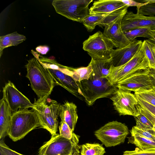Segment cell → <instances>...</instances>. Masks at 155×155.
<instances>
[{
    "label": "cell",
    "instance_id": "1f68e13d",
    "mask_svg": "<svg viewBox=\"0 0 155 155\" xmlns=\"http://www.w3.org/2000/svg\"><path fill=\"white\" fill-rule=\"evenodd\" d=\"M143 2H148L149 3L141 7L137 12L145 15L153 16L155 15V0H147Z\"/></svg>",
    "mask_w": 155,
    "mask_h": 155
},
{
    "label": "cell",
    "instance_id": "d6986e66",
    "mask_svg": "<svg viewBox=\"0 0 155 155\" xmlns=\"http://www.w3.org/2000/svg\"><path fill=\"white\" fill-rule=\"evenodd\" d=\"M90 63L93 70L90 76L97 78H107L113 66L110 58L94 59L91 58Z\"/></svg>",
    "mask_w": 155,
    "mask_h": 155
},
{
    "label": "cell",
    "instance_id": "ba28073f",
    "mask_svg": "<svg viewBox=\"0 0 155 155\" xmlns=\"http://www.w3.org/2000/svg\"><path fill=\"white\" fill-rule=\"evenodd\" d=\"M78 143L56 134L40 147L37 155H78L81 146Z\"/></svg>",
    "mask_w": 155,
    "mask_h": 155
},
{
    "label": "cell",
    "instance_id": "8d00e7d4",
    "mask_svg": "<svg viewBox=\"0 0 155 155\" xmlns=\"http://www.w3.org/2000/svg\"><path fill=\"white\" fill-rule=\"evenodd\" d=\"M121 1L129 7L130 6L136 7L137 12L139 11L141 7L149 3L148 2H143L142 3L139 2L132 0H121Z\"/></svg>",
    "mask_w": 155,
    "mask_h": 155
},
{
    "label": "cell",
    "instance_id": "8992f818",
    "mask_svg": "<svg viewBox=\"0 0 155 155\" xmlns=\"http://www.w3.org/2000/svg\"><path fill=\"white\" fill-rule=\"evenodd\" d=\"M93 0H54L52 5L56 12L74 21L82 22L89 14Z\"/></svg>",
    "mask_w": 155,
    "mask_h": 155
},
{
    "label": "cell",
    "instance_id": "ac0fdd59",
    "mask_svg": "<svg viewBox=\"0 0 155 155\" xmlns=\"http://www.w3.org/2000/svg\"><path fill=\"white\" fill-rule=\"evenodd\" d=\"M77 109V106L73 102L66 101L60 105L59 116L61 121L65 122L73 132L78 119Z\"/></svg>",
    "mask_w": 155,
    "mask_h": 155
},
{
    "label": "cell",
    "instance_id": "484cf974",
    "mask_svg": "<svg viewBox=\"0 0 155 155\" xmlns=\"http://www.w3.org/2000/svg\"><path fill=\"white\" fill-rule=\"evenodd\" d=\"M155 43L149 39L144 40L142 46L149 63V68L155 70Z\"/></svg>",
    "mask_w": 155,
    "mask_h": 155
},
{
    "label": "cell",
    "instance_id": "f1b7e54d",
    "mask_svg": "<svg viewBox=\"0 0 155 155\" xmlns=\"http://www.w3.org/2000/svg\"><path fill=\"white\" fill-rule=\"evenodd\" d=\"M60 135L68 139L79 142L80 137L73 133L68 125L64 121H61L59 126Z\"/></svg>",
    "mask_w": 155,
    "mask_h": 155
},
{
    "label": "cell",
    "instance_id": "7c38bea8",
    "mask_svg": "<svg viewBox=\"0 0 155 155\" xmlns=\"http://www.w3.org/2000/svg\"><path fill=\"white\" fill-rule=\"evenodd\" d=\"M2 98L8 104L12 114L19 110L33 108L29 100L19 91L13 83L9 81L3 88Z\"/></svg>",
    "mask_w": 155,
    "mask_h": 155
},
{
    "label": "cell",
    "instance_id": "3957f363",
    "mask_svg": "<svg viewBox=\"0 0 155 155\" xmlns=\"http://www.w3.org/2000/svg\"><path fill=\"white\" fill-rule=\"evenodd\" d=\"M32 109L38 118L40 127L45 129L51 134H56L58 127V116L61 104L48 97L35 99Z\"/></svg>",
    "mask_w": 155,
    "mask_h": 155
},
{
    "label": "cell",
    "instance_id": "52a82bcc",
    "mask_svg": "<svg viewBox=\"0 0 155 155\" xmlns=\"http://www.w3.org/2000/svg\"><path fill=\"white\" fill-rule=\"evenodd\" d=\"M129 134L127 127L117 121L109 122L96 130L94 134L106 147L124 143Z\"/></svg>",
    "mask_w": 155,
    "mask_h": 155
},
{
    "label": "cell",
    "instance_id": "5bb4252c",
    "mask_svg": "<svg viewBox=\"0 0 155 155\" xmlns=\"http://www.w3.org/2000/svg\"><path fill=\"white\" fill-rule=\"evenodd\" d=\"M142 42L135 39L124 47L114 49L110 58L113 66L119 67L129 61L140 49Z\"/></svg>",
    "mask_w": 155,
    "mask_h": 155
},
{
    "label": "cell",
    "instance_id": "7402d4cb",
    "mask_svg": "<svg viewBox=\"0 0 155 155\" xmlns=\"http://www.w3.org/2000/svg\"><path fill=\"white\" fill-rule=\"evenodd\" d=\"M124 33L130 42L138 37L146 38L150 40L155 33V30H153L149 27H142L130 30Z\"/></svg>",
    "mask_w": 155,
    "mask_h": 155
},
{
    "label": "cell",
    "instance_id": "7bdbcfd3",
    "mask_svg": "<svg viewBox=\"0 0 155 155\" xmlns=\"http://www.w3.org/2000/svg\"><path fill=\"white\" fill-rule=\"evenodd\" d=\"M80 155V154H79Z\"/></svg>",
    "mask_w": 155,
    "mask_h": 155
},
{
    "label": "cell",
    "instance_id": "6da1fadb",
    "mask_svg": "<svg viewBox=\"0 0 155 155\" xmlns=\"http://www.w3.org/2000/svg\"><path fill=\"white\" fill-rule=\"evenodd\" d=\"M32 89L38 99L48 97L55 86L53 77L47 69L36 57L28 61L25 65Z\"/></svg>",
    "mask_w": 155,
    "mask_h": 155
},
{
    "label": "cell",
    "instance_id": "44dd1931",
    "mask_svg": "<svg viewBox=\"0 0 155 155\" xmlns=\"http://www.w3.org/2000/svg\"><path fill=\"white\" fill-rule=\"evenodd\" d=\"M26 39L23 35L15 31L0 37V57L5 48L12 46H16Z\"/></svg>",
    "mask_w": 155,
    "mask_h": 155
},
{
    "label": "cell",
    "instance_id": "2e32d148",
    "mask_svg": "<svg viewBox=\"0 0 155 155\" xmlns=\"http://www.w3.org/2000/svg\"><path fill=\"white\" fill-rule=\"evenodd\" d=\"M47 69L53 77L55 85H60L77 98L84 100L80 93L77 82L72 77L58 70Z\"/></svg>",
    "mask_w": 155,
    "mask_h": 155
},
{
    "label": "cell",
    "instance_id": "b9f144b4",
    "mask_svg": "<svg viewBox=\"0 0 155 155\" xmlns=\"http://www.w3.org/2000/svg\"></svg>",
    "mask_w": 155,
    "mask_h": 155
},
{
    "label": "cell",
    "instance_id": "277c9868",
    "mask_svg": "<svg viewBox=\"0 0 155 155\" xmlns=\"http://www.w3.org/2000/svg\"><path fill=\"white\" fill-rule=\"evenodd\" d=\"M39 127L40 125L38 118L32 109L19 110L12 114L8 135L13 141H16Z\"/></svg>",
    "mask_w": 155,
    "mask_h": 155
},
{
    "label": "cell",
    "instance_id": "4316f807",
    "mask_svg": "<svg viewBox=\"0 0 155 155\" xmlns=\"http://www.w3.org/2000/svg\"><path fill=\"white\" fill-rule=\"evenodd\" d=\"M129 7L127 6L112 12L106 15L97 25L105 27L111 23L123 17L127 12Z\"/></svg>",
    "mask_w": 155,
    "mask_h": 155
},
{
    "label": "cell",
    "instance_id": "f546056e",
    "mask_svg": "<svg viewBox=\"0 0 155 155\" xmlns=\"http://www.w3.org/2000/svg\"><path fill=\"white\" fill-rule=\"evenodd\" d=\"M137 97L155 106V88L134 92Z\"/></svg>",
    "mask_w": 155,
    "mask_h": 155
},
{
    "label": "cell",
    "instance_id": "8fae6325",
    "mask_svg": "<svg viewBox=\"0 0 155 155\" xmlns=\"http://www.w3.org/2000/svg\"><path fill=\"white\" fill-rule=\"evenodd\" d=\"M110 99L114 109L120 116L128 115L135 117L139 115L137 98L131 92L118 89Z\"/></svg>",
    "mask_w": 155,
    "mask_h": 155
},
{
    "label": "cell",
    "instance_id": "83f0119b",
    "mask_svg": "<svg viewBox=\"0 0 155 155\" xmlns=\"http://www.w3.org/2000/svg\"><path fill=\"white\" fill-rule=\"evenodd\" d=\"M107 14L91 15L89 14L83 19L82 23L88 31H91Z\"/></svg>",
    "mask_w": 155,
    "mask_h": 155
},
{
    "label": "cell",
    "instance_id": "e0dca14e",
    "mask_svg": "<svg viewBox=\"0 0 155 155\" xmlns=\"http://www.w3.org/2000/svg\"><path fill=\"white\" fill-rule=\"evenodd\" d=\"M127 6L121 0H99L94 2L89 12L91 15L107 14Z\"/></svg>",
    "mask_w": 155,
    "mask_h": 155
},
{
    "label": "cell",
    "instance_id": "4dcf8cb0",
    "mask_svg": "<svg viewBox=\"0 0 155 155\" xmlns=\"http://www.w3.org/2000/svg\"><path fill=\"white\" fill-rule=\"evenodd\" d=\"M135 118L136 122L135 126L137 128L148 130L153 129V124L143 114L139 113V115Z\"/></svg>",
    "mask_w": 155,
    "mask_h": 155
},
{
    "label": "cell",
    "instance_id": "60d3db41",
    "mask_svg": "<svg viewBox=\"0 0 155 155\" xmlns=\"http://www.w3.org/2000/svg\"></svg>",
    "mask_w": 155,
    "mask_h": 155
},
{
    "label": "cell",
    "instance_id": "603a6c76",
    "mask_svg": "<svg viewBox=\"0 0 155 155\" xmlns=\"http://www.w3.org/2000/svg\"><path fill=\"white\" fill-rule=\"evenodd\" d=\"M128 143L134 144L141 150L155 148V140L136 134L128 137Z\"/></svg>",
    "mask_w": 155,
    "mask_h": 155
},
{
    "label": "cell",
    "instance_id": "cb8c5ba5",
    "mask_svg": "<svg viewBox=\"0 0 155 155\" xmlns=\"http://www.w3.org/2000/svg\"><path fill=\"white\" fill-rule=\"evenodd\" d=\"M92 71V66L89 63L86 67L78 68H71L70 76L76 82L88 80Z\"/></svg>",
    "mask_w": 155,
    "mask_h": 155
},
{
    "label": "cell",
    "instance_id": "74e56055",
    "mask_svg": "<svg viewBox=\"0 0 155 155\" xmlns=\"http://www.w3.org/2000/svg\"><path fill=\"white\" fill-rule=\"evenodd\" d=\"M150 74L155 79V70L150 68Z\"/></svg>",
    "mask_w": 155,
    "mask_h": 155
},
{
    "label": "cell",
    "instance_id": "9c48e42d",
    "mask_svg": "<svg viewBox=\"0 0 155 155\" xmlns=\"http://www.w3.org/2000/svg\"><path fill=\"white\" fill-rule=\"evenodd\" d=\"M111 41L98 31L89 36L83 43V49L94 59H109L114 50Z\"/></svg>",
    "mask_w": 155,
    "mask_h": 155
},
{
    "label": "cell",
    "instance_id": "d4e9b609",
    "mask_svg": "<svg viewBox=\"0 0 155 155\" xmlns=\"http://www.w3.org/2000/svg\"><path fill=\"white\" fill-rule=\"evenodd\" d=\"M105 153V148L98 143H87L81 146L80 155H104Z\"/></svg>",
    "mask_w": 155,
    "mask_h": 155
},
{
    "label": "cell",
    "instance_id": "ffe728a7",
    "mask_svg": "<svg viewBox=\"0 0 155 155\" xmlns=\"http://www.w3.org/2000/svg\"><path fill=\"white\" fill-rule=\"evenodd\" d=\"M12 113L6 101L0 100V139H3L8 135Z\"/></svg>",
    "mask_w": 155,
    "mask_h": 155
},
{
    "label": "cell",
    "instance_id": "d6a6232c",
    "mask_svg": "<svg viewBox=\"0 0 155 155\" xmlns=\"http://www.w3.org/2000/svg\"><path fill=\"white\" fill-rule=\"evenodd\" d=\"M131 135L135 134L155 140V132L152 129L150 130L139 129L135 126L130 130Z\"/></svg>",
    "mask_w": 155,
    "mask_h": 155
},
{
    "label": "cell",
    "instance_id": "836d02e7",
    "mask_svg": "<svg viewBox=\"0 0 155 155\" xmlns=\"http://www.w3.org/2000/svg\"><path fill=\"white\" fill-rule=\"evenodd\" d=\"M122 155H155V148L141 150L137 147L134 150L125 151Z\"/></svg>",
    "mask_w": 155,
    "mask_h": 155
},
{
    "label": "cell",
    "instance_id": "e575fe53",
    "mask_svg": "<svg viewBox=\"0 0 155 155\" xmlns=\"http://www.w3.org/2000/svg\"><path fill=\"white\" fill-rule=\"evenodd\" d=\"M0 155H24L11 149L5 143L3 139L0 140Z\"/></svg>",
    "mask_w": 155,
    "mask_h": 155
},
{
    "label": "cell",
    "instance_id": "4fadbf2b",
    "mask_svg": "<svg viewBox=\"0 0 155 155\" xmlns=\"http://www.w3.org/2000/svg\"><path fill=\"white\" fill-rule=\"evenodd\" d=\"M121 28L124 32L140 27H149L155 30V16L144 15L127 12L121 21Z\"/></svg>",
    "mask_w": 155,
    "mask_h": 155
},
{
    "label": "cell",
    "instance_id": "ab89813d",
    "mask_svg": "<svg viewBox=\"0 0 155 155\" xmlns=\"http://www.w3.org/2000/svg\"><path fill=\"white\" fill-rule=\"evenodd\" d=\"M153 130L155 132V124H154L153 125Z\"/></svg>",
    "mask_w": 155,
    "mask_h": 155
},
{
    "label": "cell",
    "instance_id": "30bf717a",
    "mask_svg": "<svg viewBox=\"0 0 155 155\" xmlns=\"http://www.w3.org/2000/svg\"><path fill=\"white\" fill-rule=\"evenodd\" d=\"M150 68L137 71L117 83L119 89L131 92L155 88V79L150 74Z\"/></svg>",
    "mask_w": 155,
    "mask_h": 155
},
{
    "label": "cell",
    "instance_id": "7a4b0ae2",
    "mask_svg": "<svg viewBox=\"0 0 155 155\" xmlns=\"http://www.w3.org/2000/svg\"><path fill=\"white\" fill-rule=\"evenodd\" d=\"M77 82L80 93L88 106H92L98 99L112 96L118 89L107 78L90 76L88 80Z\"/></svg>",
    "mask_w": 155,
    "mask_h": 155
},
{
    "label": "cell",
    "instance_id": "5b68a950",
    "mask_svg": "<svg viewBox=\"0 0 155 155\" xmlns=\"http://www.w3.org/2000/svg\"><path fill=\"white\" fill-rule=\"evenodd\" d=\"M149 68L148 61L141 45L140 49L127 63L117 67L112 66L107 78L112 84L116 85L136 72Z\"/></svg>",
    "mask_w": 155,
    "mask_h": 155
},
{
    "label": "cell",
    "instance_id": "9a60e30c",
    "mask_svg": "<svg viewBox=\"0 0 155 155\" xmlns=\"http://www.w3.org/2000/svg\"><path fill=\"white\" fill-rule=\"evenodd\" d=\"M123 17L106 25L103 34L117 48L128 45L130 42L125 35L121 28V23Z\"/></svg>",
    "mask_w": 155,
    "mask_h": 155
},
{
    "label": "cell",
    "instance_id": "f35d334b",
    "mask_svg": "<svg viewBox=\"0 0 155 155\" xmlns=\"http://www.w3.org/2000/svg\"><path fill=\"white\" fill-rule=\"evenodd\" d=\"M150 40L155 43V33L153 35L152 38H151Z\"/></svg>",
    "mask_w": 155,
    "mask_h": 155
},
{
    "label": "cell",
    "instance_id": "d590c367",
    "mask_svg": "<svg viewBox=\"0 0 155 155\" xmlns=\"http://www.w3.org/2000/svg\"><path fill=\"white\" fill-rule=\"evenodd\" d=\"M137 97L139 105L142 108L148 111L155 117V106L138 97Z\"/></svg>",
    "mask_w": 155,
    "mask_h": 155
}]
</instances>
